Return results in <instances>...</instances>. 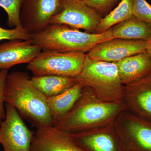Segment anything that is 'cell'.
Returning a JSON list of instances; mask_svg holds the SVG:
<instances>
[{"label":"cell","mask_w":151,"mask_h":151,"mask_svg":"<svg viewBox=\"0 0 151 151\" xmlns=\"http://www.w3.org/2000/svg\"><path fill=\"white\" fill-rule=\"evenodd\" d=\"M62 10L61 0H24L21 11L22 26L30 34L43 30Z\"/></svg>","instance_id":"cell-9"},{"label":"cell","mask_w":151,"mask_h":151,"mask_svg":"<svg viewBox=\"0 0 151 151\" xmlns=\"http://www.w3.org/2000/svg\"><path fill=\"white\" fill-rule=\"evenodd\" d=\"M31 81L47 97L61 94L77 83L74 78L58 76H33Z\"/></svg>","instance_id":"cell-18"},{"label":"cell","mask_w":151,"mask_h":151,"mask_svg":"<svg viewBox=\"0 0 151 151\" xmlns=\"http://www.w3.org/2000/svg\"><path fill=\"white\" fill-rule=\"evenodd\" d=\"M8 75V70L2 69L0 71V121L4 120L6 118L4 91L6 80Z\"/></svg>","instance_id":"cell-24"},{"label":"cell","mask_w":151,"mask_h":151,"mask_svg":"<svg viewBox=\"0 0 151 151\" xmlns=\"http://www.w3.org/2000/svg\"><path fill=\"white\" fill-rule=\"evenodd\" d=\"M115 132L113 124L69 134L73 141L84 151H118Z\"/></svg>","instance_id":"cell-14"},{"label":"cell","mask_w":151,"mask_h":151,"mask_svg":"<svg viewBox=\"0 0 151 151\" xmlns=\"http://www.w3.org/2000/svg\"><path fill=\"white\" fill-rule=\"evenodd\" d=\"M42 50L27 65L34 76H58L74 78L81 73L86 58L85 52Z\"/></svg>","instance_id":"cell-5"},{"label":"cell","mask_w":151,"mask_h":151,"mask_svg":"<svg viewBox=\"0 0 151 151\" xmlns=\"http://www.w3.org/2000/svg\"><path fill=\"white\" fill-rule=\"evenodd\" d=\"M5 119L0 124V144L4 151H31L35 132L29 129L16 109L5 104Z\"/></svg>","instance_id":"cell-6"},{"label":"cell","mask_w":151,"mask_h":151,"mask_svg":"<svg viewBox=\"0 0 151 151\" xmlns=\"http://www.w3.org/2000/svg\"><path fill=\"white\" fill-rule=\"evenodd\" d=\"M40 47L32 39L13 40L0 44V69H6L14 65L28 64L42 51Z\"/></svg>","instance_id":"cell-13"},{"label":"cell","mask_w":151,"mask_h":151,"mask_svg":"<svg viewBox=\"0 0 151 151\" xmlns=\"http://www.w3.org/2000/svg\"><path fill=\"white\" fill-rule=\"evenodd\" d=\"M32 35L23 27L12 29L4 28L0 26V41L2 40H27L31 39Z\"/></svg>","instance_id":"cell-23"},{"label":"cell","mask_w":151,"mask_h":151,"mask_svg":"<svg viewBox=\"0 0 151 151\" xmlns=\"http://www.w3.org/2000/svg\"><path fill=\"white\" fill-rule=\"evenodd\" d=\"M113 39L111 28L101 33L83 32L63 24H50L32 35L33 43L42 50L88 52L98 43Z\"/></svg>","instance_id":"cell-3"},{"label":"cell","mask_w":151,"mask_h":151,"mask_svg":"<svg viewBox=\"0 0 151 151\" xmlns=\"http://www.w3.org/2000/svg\"><path fill=\"white\" fill-rule=\"evenodd\" d=\"M125 111L114 122L116 133L128 139L129 151H151V122Z\"/></svg>","instance_id":"cell-8"},{"label":"cell","mask_w":151,"mask_h":151,"mask_svg":"<svg viewBox=\"0 0 151 151\" xmlns=\"http://www.w3.org/2000/svg\"><path fill=\"white\" fill-rule=\"evenodd\" d=\"M102 17L108 15L122 0H82Z\"/></svg>","instance_id":"cell-22"},{"label":"cell","mask_w":151,"mask_h":151,"mask_svg":"<svg viewBox=\"0 0 151 151\" xmlns=\"http://www.w3.org/2000/svg\"><path fill=\"white\" fill-rule=\"evenodd\" d=\"M74 78L76 83L91 88L102 101L124 103V86L115 62L93 60L86 54L82 70Z\"/></svg>","instance_id":"cell-4"},{"label":"cell","mask_w":151,"mask_h":151,"mask_svg":"<svg viewBox=\"0 0 151 151\" xmlns=\"http://www.w3.org/2000/svg\"><path fill=\"white\" fill-rule=\"evenodd\" d=\"M4 100L37 129L52 126L47 97L34 86L27 73L14 71L8 74Z\"/></svg>","instance_id":"cell-2"},{"label":"cell","mask_w":151,"mask_h":151,"mask_svg":"<svg viewBox=\"0 0 151 151\" xmlns=\"http://www.w3.org/2000/svg\"><path fill=\"white\" fill-rule=\"evenodd\" d=\"M83 86L81 84L76 83L61 94L47 97L52 127L61 121L72 109L81 96Z\"/></svg>","instance_id":"cell-16"},{"label":"cell","mask_w":151,"mask_h":151,"mask_svg":"<svg viewBox=\"0 0 151 151\" xmlns=\"http://www.w3.org/2000/svg\"><path fill=\"white\" fill-rule=\"evenodd\" d=\"M123 85L130 84L151 73V57L147 51L115 62Z\"/></svg>","instance_id":"cell-15"},{"label":"cell","mask_w":151,"mask_h":151,"mask_svg":"<svg viewBox=\"0 0 151 151\" xmlns=\"http://www.w3.org/2000/svg\"><path fill=\"white\" fill-rule=\"evenodd\" d=\"M114 39L148 41L151 38V26L133 17L111 28Z\"/></svg>","instance_id":"cell-17"},{"label":"cell","mask_w":151,"mask_h":151,"mask_svg":"<svg viewBox=\"0 0 151 151\" xmlns=\"http://www.w3.org/2000/svg\"><path fill=\"white\" fill-rule=\"evenodd\" d=\"M146 51L147 52L151 57V38L149 40L147 41Z\"/></svg>","instance_id":"cell-25"},{"label":"cell","mask_w":151,"mask_h":151,"mask_svg":"<svg viewBox=\"0 0 151 151\" xmlns=\"http://www.w3.org/2000/svg\"><path fill=\"white\" fill-rule=\"evenodd\" d=\"M31 151H84L72 139L70 134L52 127L37 129Z\"/></svg>","instance_id":"cell-12"},{"label":"cell","mask_w":151,"mask_h":151,"mask_svg":"<svg viewBox=\"0 0 151 151\" xmlns=\"http://www.w3.org/2000/svg\"><path fill=\"white\" fill-rule=\"evenodd\" d=\"M24 0H0V7L8 15L7 23L11 27H23L21 20V11Z\"/></svg>","instance_id":"cell-20"},{"label":"cell","mask_w":151,"mask_h":151,"mask_svg":"<svg viewBox=\"0 0 151 151\" xmlns=\"http://www.w3.org/2000/svg\"><path fill=\"white\" fill-rule=\"evenodd\" d=\"M133 0H122L117 6L103 17L96 28L97 33L107 31L119 22L134 17Z\"/></svg>","instance_id":"cell-19"},{"label":"cell","mask_w":151,"mask_h":151,"mask_svg":"<svg viewBox=\"0 0 151 151\" xmlns=\"http://www.w3.org/2000/svg\"><path fill=\"white\" fill-rule=\"evenodd\" d=\"M133 16L151 26V5L146 0H133Z\"/></svg>","instance_id":"cell-21"},{"label":"cell","mask_w":151,"mask_h":151,"mask_svg":"<svg viewBox=\"0 0 151 151\" xmlns=\"http://www.w3.org/2000/svg\"></svg>","instance_id":"cell-26"},{"label":"cell","mask_w":151,"mask_h":151,"mask_svg":"<svg viewBox=\"0 0 151 151\" xmlns=\"http://www.w3.org/2000/svg\"><path fill=\"white\" fill-rule=\"evenodd\" d=\"M147 44L146 41L113 38L96 45L86 55L93 60L117 62L145 51Z\"/></svg>","instance_id":"cell-10"},{"label":"cell","mask_w":151,"mask_h":151,"mask_svg":"<svg viewBox=\"0 0 151 151\" xmlns=\"http://www.w3.org/2000/svg\"><path fill=\"white\" fill-rule=\"evenodd\" d=\"M127 107L124 103L98 99L91 88L83 86L80 97L66 116L55 128L69 134L105 127L114 124Z\"/></svg>","instance_id":"cell-1"},{"label":"cell","mask_w":151,"mask_h":151,"mask_svg":"<svg viewBox=\"0 0 151 151\" xmlns=\"http://www.w3.org/2000/svg\"><path fill=\"white\" fill-rule=\"evenodd\" d=\"M124 100L130 113L151 122V73L124 86Z\"/></svg>","instance_id":"cell-11"},{"label":"cell","mask_w":151,"mask_h":151,"mask_svg":"<svg viewBox=\"0 0 151 151\" xmlns=\"http://www.w3.org/2000/svg\"><path fill=\"white\" fill-rule=\"evenodd\" d=\"M62 10L52 18L50 24H63L86 32L96 31L103 17L82 0H61Z\"/></svg>","instance_id":"cell-7"}]
</instances>
